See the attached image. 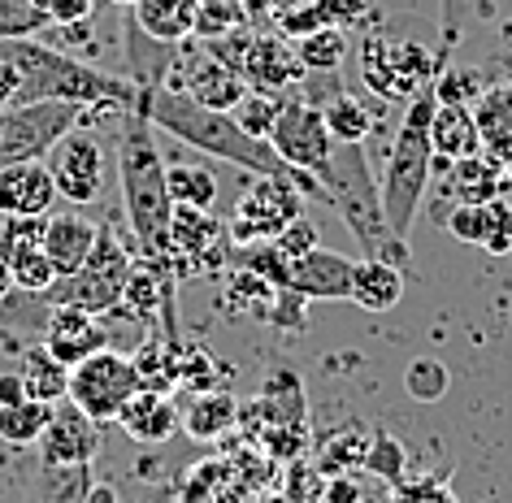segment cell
<instances>
[{"label":"cell","instance_id":"obj_1","mask_svg":"<svg viewBox=\"0 0 512 503\" xmlns=\"http://www.w3.org/2000/svg\"><path fill=\"white\" fill-rule=\"evenodd\" d=\"M135 109L144 113L152 126H161L165 135H174L178 144H187V148H196V152H209V157L230 161V165H239V170H248V174L291 178V183L304 191V200L330 204L326 187L317 183V178L291 170V165L274 152L270 139L252 135L239 118H230V113H222V109H204V105H196V100L170 92V87H157V92H139V105H135Z\"/></svg>","mask_w":512,"mask_h":503},{"label":"cell","instance_id":"obj_2","mask_svg":"<svg viewBox=\"0 0 512 503\" xmlns=\"http://www.w3.org/2000/svg\"><path fill=\"white\" fill-rule=\"evenodd\" d=\"M31 100H70L83 109H135L139 92L126 74L122 79L105 74L61 48L40 44L35 35L5 40L0 44V109L31 105Z\"/></svg>","mask_w":512,"mask_h":503},{"label":"cell","instance_id":"obj_3","mask_svg":"<svg viewBox=\"0 0 512 503\" xmlns=\"http://www.w3.org/2000/svg\"><path fill=\"white\" fill-rule=\"evenodd\" d=\"M118 174H122V209L126 222H131L139 256L161 261L165 269H174V278H183L178 256L170 248L174 200L170 187H165V161L157 152L152 122L139 109H118Z\"/></svg>","mask_w":512,"mask_h":503},{"label":"cell","instance_id":"obj_4","mask_svg":"<svg viewBox=\"0 0 512 503\" xmlns=\"http://www.w3.org/2000/svg\"><path fill=\"white\" fill-rule=\"evenodd\" d=\"M322 187H326V196H330V209L343 217V226L352 230V239L361 243L365 256H374V261H391V265H400L404 274H413L408 239H400L387 226V213H382V196H378L374 170H369V157H365L361 144H335Z\"/></svg>","mask_w":512,"mask_h":503},{"label":"cell","instance_id":"obj_5","mask_svg":"<svg viewBox=\"0 0 512 503\" xmlns=\"http://www.w3.org/2000/svg\"><path fill=\"white\" fill-rule=\"evenodd\" d=\"M434 87H426L417 100L404 105L400 131H395L387 161H382V213H387V226L400 239L413 235V222L421 213V200L430 191V174H434V148H430V113H434Z\"/></svg>","mask_w":512,"mask_h":503},{"label":"cell","instance_id":"obj_6","mask_svg":"<svg viewBox=\"0 0 512 503\" xmlns=\"http://www.w3.org/2000/svg\"><path fill=\"white\" fill-rule=\"evenodd\" d=\"M131 265H135V256L126 252L118 230L100 226L96 248H92V256H87V265L74 269L70 278H57L53 287L44 291V300L105 317V313H113V308H122V291H126V274H131Z\"/></svg>","mask_w":512,"mask_h":503},{"label":"cell","instance_id":"obj_7","mask_svg":"<svg viewBox=\"0 0 512 503\" xmlns=\"http://www.w3.org/2000/svg\"><path fill=\"white\" fill-rule=\"evenodd\" d=\"M439 57L421 44L408 40H365L361 48V79L374 96L391 100V105H408L417 100L426 87H434L439 79Z\"/></svg>","mask_w":512,"mask_h":503},{"label":"cell","instance_id":"obj_8","mask_svg":"<svg viewBox=\"0 0 512 503\" xmlns=\"http://www.w3.org/2000/svg\"><path fill=\"white\" fill-rule=\"evenodd\" d=\"M92 109L70 100H31V105L0 109V165L44 161L61 135H70Z\"/></svg>","mask_w":512,"mask_h":503},{"label":"cell","instance_id":"obj_9","mask_svg":"<svg viewBox=\"0 0 512 503\" xmlns=\"http://www.w3.org/2000/svg\"><path fill=\"white\" fill-rule=\"evenodd\" d=\"M265 139H270L274 152L291 165V170L309 174V178H317V183L326 178L330 152H335V135L326 131L322 109L309 105L304 96H283L278 118H274V126H270V135Z\"/></svg>","mask_w":512,"mask_h":503},{"label":"cell","instance_id":"obj_10","mask_svg":"<svg viewBox=\"0 0 512 503\" xmlns=\"http://www.w3.org/2000/svg\"><path fill=\"white\" fill-rule=\"evenodd\" d=\"M296 217H304V191L291 183V178L256 174V183L239 196L226 230L235 243H270L283 235Z\"/></svg>","mask_w":512,"mask_h":503},{"label":"cell","instance_id":"obj_11","mask_svg":"<svg viewBox=\"0 0 512 503\" xmlns=\"http://www.w3.org/2000/svg\"><path fill=\"white\" fill-rule=\"evenodd\" d=\"M139 391V373H135V360L113 352V347H100L87 360L70 369V399L79 404L92 421H118L122 404Z\"/></svg>","mask_w":512,"mask_h":503},{"label":"cell","instance_id":"obj_12","mask_svg":"<svg viewBox=\"0 0 512 503\" xmlns=\"http://www.w3.org/2000/svg\"><path fill=\"white\" fill-rule=\"evenodd\" d=\"M165 87L178 96H187V100H196L204 109H222V113H235L243 100H248V83H243L230 66H222L196 35L178 44V57L170 66Z\"/></svg>","mask_w":512,"mask_h":503},{"label":"cell","instance_id":"obj_13","mask_svg":"<svg viewBox=\"0 0 512 503\" xmlns=\"http://www.w3.org/2000/svg\"><path fill=\"white\" fill-rule=\"evenodd\" d=\"M105 144H100V135L83 131V126H74L70 135H61L53 152L44 157L48 174H53L57 183V200H70V204H96L100 200V187H105Z\"/></svg>","mask_w":512,"mask_h":503},{"label":"cell","instance_id":"obj_14","mask_svg":"<svg viewBox=\"0 0 512 503\" xmlns=\"http://www.w3.org/2000/svg\"><path fill=\"white\" fill-rule=\"evenodd\" d=\"M170 248L178 256L183 274H217L230 265L235 239H230L226 222H217L209 209H191V204H174L170 217Z\"/></svg>","mask_w":512,"mask_h":503},{"label":"cell","instance_id":"obj_15","mask_svg":"<svg viewBox=\"0 0 512 503\" xmlns=\"http://www.w3.org/2000/svg\"><path fill=\"white\" fill-rule=\"evenodd\" d=\"M100 451V421H92L87 412L66 395L61 404H53V421L40 434V460L44 469H66V473H83Z\"/></svg>","mask_w":512,"mask_h":503},{"label":"cell","instance_id":"obj_16","mask_svg":"<svg viewBox=\"0 0 512 503\" xmlns=\"http://www.w3.org/2000/svg\"><path fill=\"white\" fill-rule=\"evenodd\" d=\"M44 217H5L0 226V252L9 261L14 287L22 295H44L57 282V269L44 252Z\"/></svg>","mask_w":512,"mask_h":503},{"label":"cell","instance_id":"obj_17","mask_svg":"<svg viewBox=\"0 0 512 503\" xmlns=\"http://www.w3.org/2000/svg\"><path fill=\"white\" fill-rule=\"evenodd\" d=\"M239 74H243V83H248V92H287L291 83H300L304 66L283 31H270V35L252 31Z\"/></svg>","mask_w":512,"mask_h":503},{"label":"cell","instance_id":"obj_18","mask_svg":"<svg viewBox=\"0 0 512 503\" xmlns=\"http://www.w3.org/2000/svg\"><path fill=\"white\" fill-rule=\"evenodd\" d=\"M57 204V183L44 161L0 165V217H48Z\"/></svg>","mask_w":512,"mask_h":503},{"label":"cell","instance_id":"obj_19","mask_svg":"<svg viewBox=\"0 0 512 503\" xmlns=\"http://www.w3.org/2000/svg\"><path fill=\"white\" fill-rule=\"evenodd\" d=\"M352 269L356 261L343 252H330L317 243L313 252H304L291 261L287 287L304 295V300H352Z\"/></svg>","mask_w":512,"mask_h":503},{"label":"cell","instance_id":"obj_20","mask_svg":"<svg viewBox=\"0 0 512 503\" xmlns=\"http://www.w3.org/2000/svg\"><path fill=\"white\" fill-rule=\"evenodd\" d=\"M44 347L53 352L61 365L74 369L79 360H87L100 347H109V330L100 326L96 313H83V308H66L57 304L44 321Z\"/></svg>","mask_w":512,"mask_h":503},{"label":"cell","instance_id":"obj_21","mask_svg":"<svg viewBox=\"0 0 512 503\" xmlns=\"http://www.w3.org/2000/svg\"><path fill=\"white\" fill-rule=\"evenodd\" d=\"M122 35H126V79L135 83V92H157L170 79V66L178 57V44H165L157 35H148L139 22L131 18V9L122 14Z\"/></svg>","mask_w":512,"mask_h":503},{"label":"cell","instance_id":"obj_22","mask_svg":"<svg viewBox=\"0 0 512 503\" xmlns=\"http://www.w3.org/2000/svg\"><path fill=\"white\" fill-rule=\"evenodd\" d=\"M118 425L126 430V438L152 447V443H165V438L183 425V408L174 404V391H152V386H139V391L122 404Z\"/></svg>","mask_w":512,"mask_h":503},{"label":"cell","instance_id":"obj_23","mask_svg":"<svg viewBox=\"0 0 512 503\" xmlns=\"http://www.w3.org/2000/svg\"><path fill=\"white\" fill-rule=\"evenodd\" d=\"M508 187V170L504 161L491 152H469L460 161H447V178H443V196L452 204H486L499 200Z\"/></svg>","mask_w":512,"mask_h":503},{"label":"cell","instance_id":"obj_24","mask_svg":"<svg viewBox=\"0 0 512 503\" xmlns=\"http://www.w3.org/2000/svg\"><path fill=\"white\" fill-rule=\"evenodd\" d=\"M96 235H100V226L83 213H48L44 217L40 239H44V252H48V261H53L57 278H70L74 269L87 265V256L96 248Z\"/></svg>","mask_w":512,"mask_h":503},{"label":"cell","instance_id":"obj_25","mask_svg":"<svg viewBox=\"0 0 512 503\" xmlns=\"http://www.w3.org/2000/svg\"><path fill=\"white\" fill-rule=\"evenodd\" d=\"M430 148H434V161L443 165L469 157V152H482L478 126H473V105H465V100H434Z\"/></svg>","mask_w":512,"mask_h":503},{"label":"cell","instance_id":"obj_26","mask_svg":"<svg viewBox=\"0 0 512 503\" xmlns=\"http://www.w3.org/2000/svg\"><path fill=\"white\" fill-rule=\"evenodd\" d=\"M404 269L391 265V261H356L352 269V304H361L365 313H391L395 304L404 300Z\"/></svg>","mask_w":512,"mask_h":503},{"label":"cell","instance_id":"obj_27","mask_svg":"<svg viewBox=\"0 0 512 503\" xmlns=\"http://www.w3.org/2000/svg\"><path fill=\"white\" fill-rule=\"evenodd\" d=\"M283 291H287V287H278V282L252 274V269L230 265V278H226V295H222V300H226L230 313H239V317L274 321L278 304H283Z\"/></svg>","mask_w":512,"mask_h":503},{"label":"cell","instance_id":"obj_28","mask_svg":"<svg viewBox=\"0 0 512 503\" xmlns=\"http://www.w3.org/2000/svg\"><path fill=\"white\" fill-rule=\"evenodd\" d=\"M196 5L200 0H135L131 18L148 35H157L165 44H183L196 31Z\"/></svg>","mask_w":512,"mask_h":503},{"label":"cell","instance_id":"obj_29","mask_svg":"<svg viewBox=\"0 0 512 503\" xmlns=\"http://www.w3.org/2000/svg\"><path fill=\"white\" fill-rule=\"evenodd\" d=\"M473 126H478L482 152L504 161L512 152V87H491L473 100Z\"/></svg>","mask_w":512,"mask_h":503},{"label":"cell","instance_id":"obj_30","mask_svg":"<svg viewBox=\"0 0 512 503\" xmlns=\"http://www.w3.org/2000/svg\"><path fill=\"white\" fill-rule=\"evenodd\" d=\"M22 386H27V399H44V404H61L70 395V369L48 352L44 343H35L22 352Z\"/></svg>","mask_w":512,"mask_h":503},{"label":"cell","instance_id":"obj_31","mask_svg":"<svg viewBox=\"0 0 512 503\" xmlns=\"http://www.w3.org/2000/svg\"><path fill=\"white\" fill-rule=\"evenodd\" d=\"M239 417V404L230 391H200L196 399H191V408L183 412V430L191 438H222L230 425H235Z\"/></svg>","mask_w":512,"mask_h":503},{"label":"cell","instance_id":"obj_32","mask_svg":"<svg viewBox=\"0 0 512 503\" xmlns=\"http://www.w3.org/2000/svg\"><path fill=\"white\" fill-rule=\"evenodd\" d=\"M48 421H53V404H44V399H22V404L0 408V438L14 443V447L40 443Z\"/></svg>","mask_w":512,"mask_h":503},{"label":"cell","instance_id":"obj_33","mask_svg":"<svg viewBox=\"0 0 512 503\" xmlns=\"http://www.w3.org/2000/svg\"><path fill=\"white\" fill-rule=\"evenodd\" d=\"M291 48H296L304 74L309 70H339V61L348 57V35H343V27H317L309 35H300V40H291Z\"/></svg>","mask_w":512,"mask_h":503},{"label":"cell","instance_id":"obj_34","mask_svg":"<svg viewBox=\"0 0 512 503\" xmlns=\"http://www.w3.org/2000/svg\"><path fill=\"white\" fill-rule=\"evenodd\" d=\"M165 187H170L174 204H191V209H213V200H217V178L187 161L165 165Z\"/></svg>","mask_w":512,"mask_h":503},{"label":"cell","instance_id":"obj_35","mask_svg":"<svg viewBox=\"0 0 512 503\" xmlns=\"http://www.w3.org/2000/svg\"><path fill=\"white\" fill-rule=\"evenodd\" d=\"M252 5L248 0H200L196 5V40H217V35H230L239 27H248Z\"/></svg>","mask_w":512,"mask_h":503},{"label":"cell","instance_id":"obj_36","mask_svg":"<svg viewBox=\"0 0 512 503\" xmlns=\"http://www.w3.org/2000/svg\"><path fill=\"white\" fill-rule=\"evenodd\" d=\"M53 27L44 0H0V44L5 40H27Z\"/></svg>","mask_w":512,"mask_h":503},{"label":"cell","instance_id":"obj_37","mask_svg":"<svg viewBox=\"0 0 512 503\" xmlns=\"http://www.w3.org/2000/svg\"><path fill=\"white\" fill-rule=\"evenodd\" d=\"M361 469L378 473L382 482L395 486V482H404L408 451H404V443H395L387 430H374V434H369V447H365V464H361Z\"/></svg>","mask_w":512,"mask_h":503},{"label":"cell","instance_id":"obj_38","mask_svg":"<svg viewBox=\"0 0 512 503\" xmlns=\"http://www.w3.org/2000/svg\"><path fill=\"white\" fill-rule=\"evenodd\" d=\"M447 365L434 356H417L413 365L404 369V391L417 399V404H439V399L447 395Z\"/></svg>","mask_w":512,"mask_h":503},{"label":"cell","instance_id":"obj_39","mask_svg":"<svg viewBox=\"0 0 512 503\" xmlns=\"http://www.w3.org/2000/svg\"><path fill=\"white\" fill-rule=\"evenodd\" d=\"M447 235L460 239V243H486V230H491V200L486 204H452L443 217Z\"/></svg>","mask_w":512,"mask_h":503},{"label":"cell","instance_id":"obj_40","mask_svg":"<svg viewBox=\"0 0 512 503\" xmlns=\"http://www.w3.org/2000/svg\"><path fill=\"white\" fill-rule=\"evenodd\" d=\"M391 503H460L447 477L426 473V477H404L391 486Z\"/></svg>","mask_w":512,"mask_h":503},{"label":"cell","instance_id":"obj_41","mask_svg":"<svg viewBox=\"0 0 512 503\" xmlns=\"http://www.w3.org/2000/svg\"><path fill=\"white\" fill-rule=\"evenodd\" d=\"M469 18V0H439V22H443V48H439V70L452 66V48L460 44Z\"/></svg>","mask_w":512,"mask_h":503},{"label":"cell","instance_id":"obj_42","mask_svg":"<svg viewBox=\"0 0 512 503\" xmlns=\"http://www.w3.org/2000/svg\"><path fill=\"white\" fill-rule=\"evenodd\" d=\"M482 252H491V256H512V209H508L504 196L491 200V230H486Z\"/></svg>","mask_w":512,"mask_h":503},{"label":"cell","instance_id":"obj_43","mask_svg":"<svg viewBox=\"0 0 512 503\" xmlns=\"http://www.w3.org/2000/svg\"><path fill=\"white\" fill-rule=\"evenodd\" d=\"M274 248L287 256V261H296V256H304V252H313L317 248V226L309 222V217H296L283 235L274 239Z\"/></svg>","mask_w":512,"mask_h":503},{"label":"cell","instance_id":"obj_44","mask_svg":"<svg viewBox=\"0 0 512 503\" xmlns=\"http://www.w3.org/2000/svg\"><path fill=\"white\" fill-rule=\"evenodd\" d=\"M48 5V18L57 22V27H79V22L92 18L96 0H44Z\"/></svg>","mask_w":512,"mask_h":503},{"label":"cell","instance_id":"obj_45","mask_svg":"<svg viewBox=\"0 0 512 503\" xmlns=\"http://www.w3.org/2000/svg\"><path fill=\"white\" fill-rule=\"evenodd\" d=\"M326 503H374V499H365L361 482H352V477H335V482L326 486Z\"/></svg>","mask_w":512,"mask_h":503},{"label":"cell","instance_id":"obj_46","mask_svg":"<svg viewBox=\"0 0 512 503\" xmlns=\"http://www.w3.org/2000/svg\"><path fill=\"white\" fill-rule=\"evenodd\" d=\"M27 399V386H22V373H0V408L22 404Z\"/></svg>","mask_w":512,"mask_h":503},{"label":"cell","instance_id":"obj_47","mask_svg":"<svg viewBox=\"0 0 512 503\" xmlns=\"http://www.w3.org/2000/svg\"><path fill=\"white\" fill-rule=\"evenodd\" d=\"M79 503H118V490H113L109 482H96V486H87L83 490V499Z\"/></svg>","mask_w":512,"mask_h":503},{"label":"cell","instance_id":"obj_48","mask_svg":"<svg viewBox=\"0 0 512 503\" xmlns=\"http://www.w3.org/2000/svg\"><path fill=\"white\" fill-rule=\"evenodd\" d=\"M18 287H14V274H9V261H5V252H0V304L9 300Z\"/></svg>","mask_w":512,"mask_h":503},{"label":"cell","instance_id":"obj_49","mask_svg":"<svg viewBox=\"0 0 512 503\" xmlns=\"http://www.w3.org/2000/svg\"><path fill=\"white\" fill-rule=\"evenodd\" d=\"M291 5H304V0H270V9L278 14V9H291Z\"/></svg>","mask_w":512,"mask_h":503},{"label":"cell","instance_id":"obj_50","mask_svg":"<svg viewBox=\"0 0 512 503\" xmlns=\"http://www.w3.org/2000/svg\"><path fill=\"white\" fill-rule=\"evenodd\" d=\"M109 5H118V9H131V5H135V0H109Z\"/></svg>","mask_w":512,"mask_h":503},{"label":"cell","instance_id":"obj_51","mask_svg":"<svg viewBox=\"0 0 512 503\" xmlns=\"http://www.w3.org/2000/svg\"><path fill=\"white\" fill-rule=\"evenodd\" d=\"M504 44L512 48V22H508V27H504Z\"/></svg>","mask_w":512,"mask_h":503},{"label":"cell","instance_id":"obj_52","mask_svg":"<svg viewBox=\"0 0 512 503\" xmlns=\"http://www.w3.org/2000/svg\"><path fill=\"white\" fill-rule=\"evenodd\" d=\"M504 170H508V178H512V152H508V157H504Z\"/></svg>","mask_w":512,"mask_h":503},{"label":"cell","instance_id":"obj_53","mask_svg":"<svg viewBox=\"0 0 512 503\" xmlns=\"http://www.w3.org/2000/svg\"><path fill=\"white\" fill-rule=\"evenodd\" d=\"M40 503H53V499H40ZM57 503H61V499H57Z\"/></svg>","mask_w":512,"mask_h":503},{"label":"cell","instance_id":"obj_54","mask_svg":"<svg viewBox=\"0 0 512 503\" xmlns=\"http://www.w3.org/2000/svg\"><path fill=\"white\" fill-rule=\"evenodd\" d=\"M248 5H252V0H248Z\"/></svg>","mask_w":512,"mask_h":503}]
</instances>
